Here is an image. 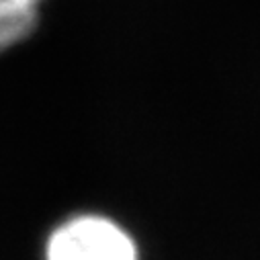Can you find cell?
Returning a JSON list of instances; mask_svg holds the SVG:
<instances>
[{"label": "cell", "mask_w": 260, "mask_h": 260, "mask_svg": "<svg viewBox=\"0 0 260 260\" xmlns=\"http://www.w3.org/2000/svg\"><path fill=\"white\" fill-rule=\"evenodd\" d=\"M47 260H138V256L132 238L113 221L78 217L51 236Z\"/></svg>", "instance_id": "1"}, {"label": "cell", "mask_w": 260, "mask_h": 260, "mask_svg": "<svg viewBox=\"0 0 260 260\" xmlns=\"http://www.w3.org/2000/svg\"><path fill=\"white\" fill-rule=\"evenodd\" d=\"M37 23V9L15 0H0V51L23 41Z\"/></svg>", "instance_id": "2"}, {"label": "cell", "mask_w": 260, "mask_h": 260, "mask_svg": "<svg viewBox=\"0 0 260 260\" xmlns=\"http://www.w3.org/2000/svg\"><path fill=\"white\" fill-rule=\"evenodd\" d=\"M15 3L25 5V7H31V9H37V5L41 3V0H15Z\"/></svg>", "instance_id": "3"}]
</instances>
